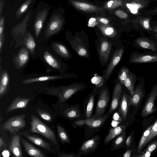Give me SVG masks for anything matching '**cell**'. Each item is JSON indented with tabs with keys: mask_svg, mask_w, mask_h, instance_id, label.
Returning a JSON list of instances; mask_svg holds the SVG:
<instances>
[{
	"mask_svg": "<svg viewBox=\"0 0 157 157\" xmlns=\"http://www.w3.org/2000/svg\"><path fill=\"white\" fill-rule=\"evenodd\" d=\"M84 85L80 83H74L70 85L54 86L47 88V93L57 97L59 102H63L67 101L73 95L82 90Z\"/></svg>",
	"mask_w": 157,
	"mask_h": 157,
	"instance_id": "cell-1",
	"label": "cell"
},
{
	"mask_svg": "<svg viewBox=\"0 0 157 157\" xmlns=\"http://www.w3.org/2000/svg\"><path fill=\"white\" fill-rule=\"evenodd\" d=\"M30 132L40 134L53 144L57 145V142L54 132L34 115L31 116Z\"/></svg>",
	"mask_w": 157,
	"mask_h": 157,
	"instance_id": "cell-2",
	"label": "cell"
},
{
	"mask_svg": "<svg viewBox=\"0 0 157 157\" xmlns=\"http://www.w3.org/2000/svg\"><path fill=\"white\" fill-rule=\"evenodd\" d=\"M25 116L26 114L23 113L10 117L5 122L3 129L13 134L23 130L26 125Z\"/></svg>",
	"mask_w": 157,
	"mask_h": 157,
	"instance_id": "cell-3",
	"label": "cell"
},
{
	"mask_svg": "<svg viewBox=\"0 0 157 157\" xmlns=\"http://www.w3.org/2000/svg\"><path fill=\"white\" fill-rule=\"evenodd\" d=\"M112 113H107L100 117L93 116L85 120H79L74 121L72 125L74 127H79L86 125L91 128H99L103 125Z\"/></svg>",
	"mask_w": 157,
	"mask_h": 157,
	"instance_id": "cell-4",
	"label": "cell"
},
{
	"mask_svg": "<svg viewBox=\"0 0 157 157\" xmlns=\"http://www.w3.org/2000/svg\"><path fill=\"white\" fill-rule=\"evenodd\" d=\"M110 96L108 87L102 90L99 95L95 114L93 117H100L104 115L108 106Z\"/></svg>",
	"mask_w": 157,
	"mask_h": 157,
	"instance_id": "cell-5",
	"label": "cell"
},
{
	"mask_svg": "<svg viewBox=\"0 0 157 157\" xmlns=\"http://www.w3.org/2000/svg\"><path fill=\"white\" fill-rule=\"evenodd\" d=\"M157 98V84L154 85L150 92L143 109L141 112L142 117H146L155 112L156 108L155 102Z\"/></svg>",
	"mask_w": 157,
	"mask_h": 157,
	"instance_id": "cell-6",
	"label": "cell"
},
{
	"mask_svg": "<svg viewBox=\"0 0 157 157\" xmlns=\"http://www.w3.org/2000/svg\"><path fill=\"white\" fill-rule=\"evenodd\" d=\"M145 82L142 77L138 79V83L134 89L132 96L130 97V105L136 107L140 104L145 94Z\"/></svg>",
	"mask_w": 157,
	"mask_h": 157,
	"instance_id": "cell-7",
	"label": "cell"
},
{
	"mask_svg": "<svg viewBox=\"0 0 157 157\" xmlns=\"http://www.w3.org/2000/svg\"><path fill=\"white\" fill-rule=\"evenodd\" d=\"M100 138L98 135L94 136L83 142L80 146L78 155H86L97 149L100 143Z\"/></svg>",
	"mask_w": 157,
	"mask_h": 157,
	"instance_id": "cell-8",
	"label": "cell"
},
{
	"mask_svg": "<svg viewBox=\"0 0 157 157\" xmlns=\"http://www.w3.org/2000/svg\"><path fill=\"white\" fill-rule=\"evenodd\" d=\"M129 62L131 63L156 62H157V54H145L134 52L131 55Z\"/></svg>",
	"mask_w": 157,
	"mask_h": 157,
	"instance_id": "cell-9",
	"label": "cell"
},
{
	"mask_svg": "<svg viewBox=\"0 0 157 157\" xmlns=\"http://www.w3.org/2000/svg\"><path fill=\"white\" fill-rule=\"evenodd\" d=\"M63 20L59 15L53 16L49 21L45 32V36L48 37L57 33L61 29Z\"/></svg>",
	"mask_w": 157,
	"mask_h": 157,
	"instance_id": "cell-10",
	"label": "cell"
},
{
	"mask_svg": "<svg viewBox=\"0 0 157 157\" xmlns=\"http://www.w3.org/2000/svg\"><path fill=\"white\" fill-rule=\"evenodd\" d=\"M122 84L117 83L113 88L110 107L107 113H112L119 107L122 95Z\"/></svg>",
	"mask_w": 157,
	"mask_h": 157,
	"instance_id": "cell-11",
	"label": "cell"
},
{
	"mask_svg": "<svg viewBox=\"0 0 157 157\" xmlns=\"http://www.w3.org/2000/svg\"><path fill=\"white\" fill-rule=\"evenodd\" d=\"M125 5L129 12L137 15L139 12L147 7L150 3L148 0H126Z\"/></svg>",
	"mask_w": 157,
	"mask_h": 157,
	"instance_id": "cell-12",
	"label": "cell"
},
{
	"mask_svg": "<svg viewBox=\"0 0 157 157\" xmlns=\"http://www.w3.org/2000/svg\"><path fill=\"white\" fill-rule=\"evenodd\" d=\"M124 49H117L113 54L105 73L104 78L107 80L110 77L114 69L120 61L123 55Z\"/></svg>",
	"mask_w": 157,
	"mask_h": 157,
	"instance_id": "cell-13",
	"label": "cell"
},
{
	"mask_svg": "<svg viewBox=\"0 0 157 157\" xmlns=\"http://www.w3.org/2000/svg\"><path fill=\"white\" fill-rule=\"evenodd\" d=\"M111 49V43L105 38L100 39L98 48L100 58L102 61L106 63L108 61Z\"/></svg>",
	"mask_w": 157,
	"mask_h": 157,
	"instance_id": "cell-14",
	"label": "cell"
},
{
	"mask_svg": "<svg viewBox=\"0 0 157 157\" xmlns=\"http://www.w3.org/2000/svg\"><path fill=\"white\" fill-rule=\"evenodd\" d=\"M74 74H68L58 76H45L25 79L22 81L23 84H29L35 82L48 80H54L71 78H78Z\"/></svg>",
	"mask_w": 157,
	"mask_h": 157,
	"instance_id": "cell-15",
	"label": "cell"
},
{
	"mask_svg": "<svg viewBox=\"0 0 157 157\" xmlns=\"http://www.w3.org/2000/svg\"><path fill=\"white\" fill-rule=\"evenodd\" d=\"M30 98H26L25 97L19 96L15 98L6 110L5 113L7 114L14 110L24 109L31 100Z\"/></svg>",
	"mask_w": 157,
	"mask_h": 157,
	"instance_id": "cell-16",
	"label": "cell"
},
{
	"mask_svg": "<svg viewBox=\"0 0 157 157\" xmlns=\"http://www.w3.org/2000/svg\"><path fill=\"white\" fill-rule=\"evenodd\" d=\"M14 134L12 137L10 143V150L14 156L22 157V152L20 144L21 134H17L16 133Z\"/></svg>",
	"mask_w": 157,
	"mask_h": 157,
	"instance_id": "cell-17",
	"label": "cell"
},
{
	"mask_svg": "<svg viewBox=\"0 0 157 157\" xmlns=\"http://www.w3.org/2000/svg\"><path fill=\"white\" fill-rule=\"evenodd\" d=\"M20 133L31 142L36 145L48 151L51 150V144L44 140L38 136L31 134L27 131L21 132Z\"/></svg>",
	"mask_w": 157,
	"mask_h": 157,
	"instance_id": "cell-18",
	"label": "cell"
},
{
	"mask_svg": "<svg viewBox=\"0 0 157 157\" xmlns=\"http://www.w3.org/2000/svg\"><path fill=\"white\" fill-rule=\"evenodd\" d=\"M70 44L72 48L79 56L84 57H88L89 53L86 47L82 40L78 37L72 40Z\"/></svg>",
	"mask_w": 157,
	"mask_h": 157,
	"instance_id": "cell-19",
	"label": "cell"
},
{
	"mask_svg": "<svg viewBox=\"0 0 157 157\" xmlns=\"http://www.w3.org/2000/svg\"><path fill=\"white\" fill-rule=\"evenodd\" d=\"M130 96L125 93L122 95L118 107V113L123 121L127 118L130 104Z\"/></svg>",
	"mask_w": 157,
	"mask_h": 157,
	"instance_id": "cell-20",
	"label": "cell"
},
{
	"mask_svg": "<svg viewBox=\"0 0 157 157\" xmlns=\"http://www.w3.org/2000/svg\"><path fill=\"white\" fill-rule=\"evenodd\" d=\"M21 142L22 144L26 153L34 157H45V155L40 150L36 148L23 138H21Z\"/></svg>",
	"mask_w": 157,
	"mask_h": 157,
	"instance_id": "cell-21",
	"label": "cell"
},
{
	"mask_svg": "<svg viewBox=\"0 0 157 157\" xmlns=\"http://www.w3.org/2000/svg\"><path fill=\"white\" fill-rule=\"evenodd\" d=\"M128 123L124 124H119L114 127L111 128L106 136L104 141V144L106 145L120 134L125 130Z\"/></svg>",
	"mask_w": 157,
	"mask_h": 157,
	"instance_id": "cell-22",
	"label": "cell"
},
{
	"mask_svg": "<svg viewBox=\"0 0 157 157\" xmlns=\"http://www.w3.org/2000/svg\"><path fill=\"white\" fill-rule=\"evenodd\" d=\"M70 2L77 9L83 11L92 13L101 10V9L88 3L76 0H72Z\"/></svg>",
	"mask_w": 157,
	"mask_h": 157,
	"instance_id": "cell-23",
	"label": "cell"
},
{
	"mask_svg": "<svg viewBox=\"0 0 157 157\" xmlns=\"http://www.w3.org/2000/svg\"><path fill=\"white\" fill-rule=\"evenodd\" d=\"M47 9H44L38 14L34 24L35 37L37 38L40 35L44 21L48 13Z\"/></svg>",
	"mask_w": 157,
	"mask_h": 157,
	"instance_id": "cell-24",
	"label": "cell"
},
{
	"mask_svg": "<svg viewBox=\"0 0 157 157\" xmlns=\"http://www.w3.org/2000/svg\"><path fill=\"white\" fill-rule=\"evenodd\" d=\"M135 42L139 47L154 52L157 49L155 43L147 38L139 37L136 39Z\"/></svg>",
	"mask_w": 157,
	"mask_h": 157,
	"instance_id": "cell-25",
	"label": "cell"
},
{
	"mask_svg": "<svg viewBox=\"0 0 157 157\" xmlns=\"http://www.w3.org/2000/svg\"><path fill=\"white\" fill-rule=\"evenodd\" d=\"M29 58V52L27 48H23L19 51L15 59V62L17 67H23L26 63Z\"/></svg>",
	"mask_w": 157,
	"mask_h": 157,
	"instance_id": "cell-26",
	"label": "cell"
},
{
	"mask_svg": "<svg viewBox=\"0 0 157 157\" xmlns=\"http://www.w3.org/2000/svg\"><path fill=\"white\" fill-rule=\"evenodd\" d=\"M58 138L62 144H70L71 140L69 135L63 126L59 123L56 125Z\"/></svg>",
	"mask_w": 157,
	"mask_h": 157,
	"instance_id": "cell-27",
	"label": "cell"
},
{
	"mask_svg": "<svg viewBox=\"0 0 157 157\" xmlns=\"http://www.w3.org/2000/svg\"><path fill=\"white\" fill-rule=\"evenodd\" d=\"M64 117L72 120L80 117V112L77 105L71 106L65 109L63 112Z\"/></svg>",
	"mask_w": 157,
	"mask_h": 157,
	"instance_id": "cell-28",
	"label": "cell"
},
{
	"mask_svg": "<svg viewBox=\"0 0 157 157\" xmlns=\"http://www.w3.org/2000/svg\"><path fill=\"white\" fill-rule=\"evenodd\" d=\"M9 82L8 73L6 71L2 73L1 76L0 83V98H1L6 93Z\"/></svg>",
	"mask_w": 157,
	"mask_h": 157,
	"instance_id": "cell-29",
	"label": "cell"
},
{
	"mask_svg": "<svg viewBox=\"0 0 157 157\" xmlns=\"http://www.w3.org/2000/svg\"><path fill=\"white\" fill-rule=\"evenodd\" d=\"M136 80L135 75L130 71L124 85L130 93L131 96L133 95L135 89V85Z\"/></svg>",
	"mask_w": 157,
	"mask_h": 157,
	"instance_id": "cell-30",
	"label": "cell"
},
{
	"mask_svg": "<svg viewBox=\"0 0 157 157\" xmlns=\"http://www.w3.org/2000/svg\"><path fill=\"white\" fill-rule=\"evenodd\" d=\"M126 136L125 130L120 134L115 137L111 143L110 150L114 151L117 150L122 147Z\"/></svg>",
	"mask_w": 157,
	"mask_h": 157,
	"instance_id": "cell-31",
	"label": "cell"
},
{
	"mask_svg": "<svg viewBox=\"0 0 157 157\" xmlns=\"http://www.w3.org/2000/svg\"><path fill=\"white\" fill-rule=\"evenodd\" d=\"M44 58L47 63L52 67L59 69L61 68L60 63L48 51L43 55Z\"/></svg>",
	"mask_w": 157,
	"mask_h": 157,
	"instance_id": "cell-32",
	"label": "cell"
},
{
	"mask_svg": "<svg viewBox=\"0 0 157 157\" xmlns=\"http://www.w3.org/2000/svg\"><path fill=\"white\" fill-rule=\"evenodd\" d=\"M52 48L54 50L62 57L68 58L70 55L67 48L63 44L58 43H54L53 44Z\"/></svg>",
	"mask_w": 157,
	"mask_h": 157,
	"instance_id": "cell-33",
	"label": "cell"
},
{
	"mask_svg": "<svg viewBox=\"0 0 157 157\" xmlns=\"http://www.w3.org/2000/svg\"><path fill=\"white\" fill-rule=\"evenodd\" d=\"M98 28L102 34L106 37L113 38L117 35V32L112 27L105 25H101L99 26Z\"/></svg>",
	"mask_w": 157,
	"mask_h": 157,
	"instance_id": "cell-34",
	"label": "cell"
},
{
	"mask_svg": "<svg viewBox=\"0 0 157 157\" xmlns=\"http://www.w3.org/2000/svg\"><path fill=\"white\" fill-rule=\"evenodd\" d=\"M94 104V95L91 94L88 100L86 109V119L92 117Z\"/></svg>",
	"mask_w": 157,
	"mask_h": 157,
	"instance_id": "cell-35",
	"label": "cell"
},
{
	"mask_svg": "<svg viewBox=\"0 0 157 157\" xmlns=\"http://www.w3.org/2000/svg\"><path fill=\"white\" fill-rule=\"evenodd\" d=\"M25 44L27 48L29 51L32 55H33L36 44L33 36L30 33H28L25 40Z\"/></svg>",
	"mask_w": 157,
	"mask_h": 157,
	"instance_id": "cell-36",
	"label": "cell"
},
{
	"mask_svg": "<svg viewBox=\"0 0 157 157\" xmlns=\"http://www.w3.org/2000/svg\"><path fill=\"white\" fill-rule=\"evenodd\" d=\"M157 147V141H155L151 144L142 154L137 155V157H148L151 153L156 149Z\"/></svg>",
	"mask_w": 157,
	"mask_h": 157,
	"instance_id": "cell-37",
	"label": "cell"
},
{
	"mask_svg": "<svg viewBox=\"0 0 157 157\" xmlns=\"http://www.w3.org/2000/svg\"><path fill=\"white\" fill-rule=\"evenodd\" d=\"M150 19L149 17H141L138 20L140 25L144 29L152 31V27L150 24Z\"/></svg>",
	"mask_w": 157,
	"mask_h": 157,
	"instance_id": "cell-38",
	"label": "cell"
},
{
	"mask_svg": "<svg viewBox=\"0 0 157 157\" xmlns=\"http://www.w3.org/2000/svg\"><path fill=\"white\" fill-rule=\"evenodd\" d=\"M157 135V119L155 123L153 124V125L151 129L150 133L148 136L144 145V147L146 144L152 140Z\"/></svg>",
	"mask_w": 157,
	"mask_h": 157,
	"instance_id": "cell-39",
	"label": "cell"
},
{
	"mask_svg": "<svg viewBox=\"0 0 157 157\" xmlns=\"http://www.w3.org/2000/svg\"><path fill=\"white\" fill-rule=\"evenodd\" d=\"M36 112L43 120L48 121H51L52 120L53 117L52 115L45 109L38 108L36 110Z\"/></svg>",
	"mask_w": 157,
	"mask_h": 157,
	"instance_id": "cell-40",
	"label": "cell"
},
{
	"mask_svg": "<svg viewBox=\"0 0 157 157\" xmlns=\"http://www.w3.org/2000/svg\"><path fill=\"white\" fill-rule=\"evenodd\" d=\"M153 124L150 126L144 132L139 142L138 147V152L140 151L143 148V145L148 136L151 129L152 127Z\"/></svg>",
	"mask_w": 157,
	"mask_h": 157,
	"instance_id": "cell-41",
	"label": "cell"
},
{
	"mask_svg": "<svg viewBox=\"0 0 157 157\" xmlns=\"http://www.w3.org/2000/svg\"><path fill=\"white\" fill-rule=\"evenodd\" d=\"M122 4L121 0H110L105 4V7L108 9H113L121 6Z\"/></svg>",
	"mask_w": 157,
	"mask_h": 157,
	"instance_id": "cell-42",
	"label": "cell"
},
{
	"mask_svg": "<svg viewBox=\"0 0 157 157\" xmlns=\"http://www.w3.org/2000/svg\"><path fill=\"white\" fill-rule=\"evenodd\" d=\"M130 71L126 67L122 68L119 72L118 75V79L120 83L124 85V82L127 78Z\"/></svg>",
	"mask_w": 157,
	"mask_h": 157,
	"instance_id": "cell-43",
	"label": "cell"
},
{
	"mask_svg": "<svg viewBox=\"0 0 157 157\" xmlns=\"http://www.w3.org/2000/svg\"><path fill=\"white\" fill-rule=\"evenodd\" d=\"M32 0H26L20 6L17 13V15H22L27 10Z\"/></svg>",
	"mask_w": 157,
	"mask_h": 157,
	"instance_id": "cell-44",
	"label": "cell"
},
{
	"mask_svg": "<svg viewBox=\"0 0 157 157\" xmlns=\"http://www.w3.org/2000/svg\"><path fill=\"white\" fill-rule=\"evenodd\" d=\"M115 14L118 17L123 19L126 18L128 17V15L126 13L121 10H116L115 12Z\"/></svg>",
	"mask_w": 157,
	"mask_h": 157,
	"instance_id": "cell-45",
	"label": "cell"
},
{
	"mask_svg": "<svg viewBox=\"0 0 157 157\" xmlns=\"http://www.w3.org/2000/svg\"><path fill=\"white\" fill-rule=\"evenodd\" d=\"M59 156L60 157H82L81 156L78 155H76L74 153H67L62 152L59 154Z\"/></svg>",
	"mask_w": 157,
	"mask_h": 157,
	"instance_id": "cell-46",
	"label": "cell"
},
{
	"mask_svg": "<svg viewBox=\"0 0 157 157\" xmlns=\"http://www.w3.org/2000/svg\"><path fill=\"white\" fill-rule=\"evenodd\" d=\"M4 21V17L3 16L0 20V36H3Z\"/></svg>",
	"mask_w": 157,
	"mask_h": 157,
	"instance_id": "cell-47",
	"label": "cell"
},
{
	"mask_svg": "<svg viewBox=\"0 0 157 157\" xmlns=\"http://www.w3.org/2000/svg\"><path fill=\"white\" fill-rule=\"evenodd\" d=\"M98 24L95 18L91 17L89 19L88 21V25L89 27H93L95 26Z\"/></svg>",
	"mask_w": 157,
	"mask_h": 157,
	"instance_id": "cell-48",
	"label": "cell"
},
{
	"mask_svg": "<svg viewBox=\"0 0 157 157\" xmlns=\"http://www.w3.org/2000/svg\"><path fill=\"white\" fill-rule=\"evenodd\" d=\"M8 146L7 145L3 139L0 137V150L2 151L6 148Z\"/></svg>",
	"mask_w": 157,
	"mask_h": 157,
	"instance_id": "cell-49",
	"label": "cell"
},
{
	"mask_svg": "<svg viewBox=\"0 0 157 157\" xmlns=\"http://www.w3.org/2000/svg\"><path fill=\"white\" fill-rule=\"evenodd\" d=\"M131 140H132V136L131 135H129L127 138L125 143L127 147H128L131 144Z\"/></svg>",
	"mask_w": 157,
	"mask_h": 157,
	"instance_id": "cell-50",
	"label": "cell"
},
{
	"mask_svg": "<svg viewBox=\"0 0 157 157\" xmlns=\"http://www.w3.org/2000/svg\"><path fill=\"white\" fill-rule=\"evenodd\" d=\"M10 154L9 151L7 149H5L3 150L2 152V156L4 157H9L10 156Z\"/></svg>",
	"mask_w": 157,
	"mask_h": 157,
	"instance_id": "cell-51",
	"label": "cell"
},
{
	"mask_svg": "<svg viewBox=\"0 0 157 157\" xmlns=\"http://www.w3.org/2000/svg\"><path fill=\"white\" fill-rule=\"evenodd\" d=\"M100 21L103 24L106 25L108 24L109 21L108 20L105 18H101L99 19Z\"/></svg>",
	"mask_w": 157,
	"mask_h": 157,
	"instance_id": "cell-52",
	"label": "cell"
},
{
	"mask_svg": "<svg viewBox=\"0 0 157 157\" xmlns=\"http://www.w3.org/2000/svg\"><path fill=\"white\" fill-rule=\"evenodd\" d=\"M131 152L132 151L131 150H128L123 155V156L124 157H130L131 156Z\"/></svg>",
	"mask_w": 157,
	"mask_h": 157,
	"instance_id": "cell-53",
	"label": "cell"
},
{
	"mask_svg": "<svg viewBox=\"0 0 157 157\" xmlns=\"http://www.w3.org/2000/svg\"><path fill=\"white\" fill-rule=\"evenodd\" d=\"M152 31L157 33V25L152 27Z\"/></svg>",
	"mask_w": 157,
	"mask_h": 157,
	"instance_id": "cell-54",
	"label": "cell"
},
{
	"mask_svg": "<svg viewBox=\"0 0 157 157\" xmlns=\"http://www.w3.org/2000/svg\"><path fill=\"white\" fill-rule=\"evenodd\" d=\"M3 37H0V49L1 50L3 42Z\"/></svg>",
	"mask_w": 157,
	"mask_h": 157,
	"instance_id": "cell-55",
	"label": "cell"
},
{
	"mask_svg": "<svg viewBox=\"0 0 157 157\" xmlns=\"http://www.w3.org/2000/svg\"><path fill=\"white\" fill-rule=\"evenodd\" d=\"M3 3H2V2H1H1H0V16H1V13H2V7H3V6H2V5H3Z\"/></svg>",
	"mask_w": 157,
	"mask_h": 157,
	"instance_id": "cell-56",
	"label": "cell"
},
{
	"mask_svg": "<svg viewBox=\"0 0 157 157\" xmlns=\"http://www.w3.org/2000/svg\"><path fill=\"white\" fill-rule=\"evenodd\" d=\"M155 36L156 38V39H157V33L155 34Z\"/></svg>",
	"mask_w": 157,
	"mask_h": 157,
	"instance_id": "cell-57",
	"label": "cell"
}]
</instances>
